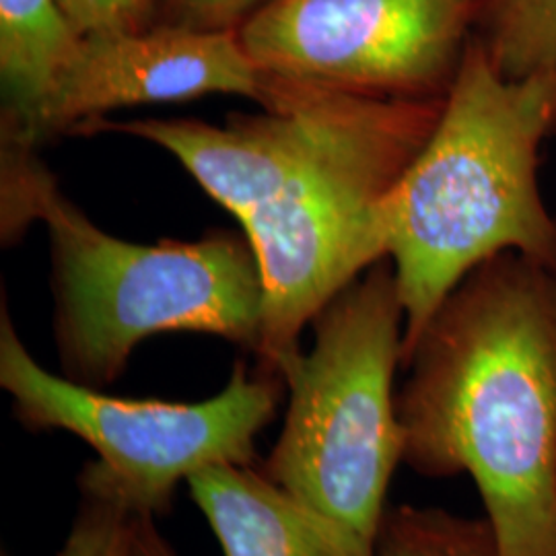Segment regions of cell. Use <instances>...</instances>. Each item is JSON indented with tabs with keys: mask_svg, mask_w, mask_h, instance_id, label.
<instances>
[{
	"mask_svg": "<svg viewBox=\"0 0 556 556\" xmlns=\"http://www.w3.org/2000/svg\"><path fill=\"white\" fill-rule=\"evenodd\" d=\"M268 0H163L157 23L197 29H238Z\"/></svg>",
	"mask_w": 556,
	"mask_h": 556,
	"instance_id": "15",
	"label": "cell"
},
{
	"mask_svg": "<svg viewBox=\"0 0 556 556\" xmlns=\"http://www.w3.org/2000/svg\"><path fill=\"white\" fill-rule=\"evenodd\" d=\"M225 556H355L337 528L264 470L217 464L188 478Z\"/></svg>",
	"mask_w": 556,
	"mask_h": 556,
	"instance_id": "9",
	"label": "cell"
},
{
	"mask_svg": "<svg viewBox=\"0 0 556 556\" xmlns=\"http://www.w3.org/2000/svg\"><path fill=\"white\" fill-rule=\"evenodd\" d=\"M163 0H59L60 11L77 38L132 34L153 27Z\"/></svg>",
	"mask_w": 556,
	"mask_h": 556,
	"instance_id": "14",
	"label": "cell"
},
{
	"mask_svg": "<svg viewBox=\"0 0 556 556\" xmlns=\"http://www.w3.org/2000/svg\"><path fill=\"white\" fill-rule=\"evenodd\" d=\"M404 462L468 475L495 556H556V270L501 254L441 303L402 363Z\"/></svg>",
	"mask_w": 556,
	"mask_h": 556,
	"instance_id": "2",
	"label": "cell"
},
{
	"mask_svg": "<svg viewBox=\"0 0 556 556\" xmlns=\"http://www.w3.org/2000/svg\"><path fill=\"white\" fill-rule=\"evenodd\" d=\"M273 80L250 59L238 29L155 23L83 38L41 112L38 140L75 135L112 110L140 103L233 93L264 105Z\"/></svg>",
	"mask_w": 556,
	"mask_h": 556,
	"instance_id": "8",
	"label": "cell"
},
{
	"mask_svg": "<svg viewBox=\"0 0 556 556\" xmlns=\"http://www.w3.org/2000/svg\"><path fill=\"white\" fill-rule=\"evenodd\" d=\"M484 0H268L238 27L262 71L374 100L439 101Z\"/></svg>",
	"mask_w": 556,
	"mask_h": 556,
	"instance_id": "7",
	"label": "cell"
},
{
	"mask_svg": "<svg viewBox=\"0 0 556 556\" xmlns=\"http://www.w3.org/2000/svg\"><path fill=\"white\" fill-rule=\"evenodd\" d=\"M477 40L505 77L556 68V0H484Z\"/></svg>",
	"mask_w": 556,
	"mask_h": 556,
	"instance_id": "11",
	"label": "cell"
},
{
	"mask_svg": "<svg viewBox=\"0 0 556 556\" xmlns=\"http://www.w3.org/2000/svg\"><path fill=\"white\" fill-rule=\"evenodd\" d=\"M132 556H176L157 534L153 526V516H140Z\"/></svg>",
	"mask_w": 556,
	"mask_h": 556,
	"instance_id": "16",
	"label": "cell"
},
{
	"mask_svg": "<svg viewBox=\"0 0 556 556\" xmlns=\"http://www.w3.org/2000/svg\"><path fill=\"white\" fill-rule=\"evenodd\" d=\"M376 556H495L486 521L404 505L383 519Z\"/></svg>",
	"mask_w": 556,
	"mask_h": 556,
	"instance_id": "12",
	"label": "cell"
},
{
	"mask_svg": "<svg viewBox=\"0 0 556 556\" xmlns=\"http://www.w3.org/2000/svg\"><path fill=\"white\" fill-rule=\"evenodd\" d=\"M314 344L275 371L289 408L264 472L330 521L355 556H376L404 435L394 376L404 309L392 262L379 260L312 321Z\"/></svg>",
	"mask_w": 556,
	"mask_h": 556,
	"instance_id": "5",
	"label": "cell"
},
{
	"mask_svg": "<svg viewBox=\"0 0 556 556\" xmlns=\"http://www.w3.org/2000/svg\"><path fill=\"white\" fill-rule=\"evenodd\" d=\"M260 114L98 119L169 151L241 223L258 258L266 369L301 330L386 258V202L438 126L445 100H374L273 75Z\"/></svg>",
	"mask_w": 556,
	"mask_h": 556,
	"instance_id": "1",
	"label": "cell"
},
{
	"mask_svg": "<svg viewBox=\"0 0 556 556\" xmlns=\"http://www.w3.org/2000/svg\"><path fill=\"white\" fill-rule=\"evenodd\" d=\"M280 376H250L238 361L227 386L202 402L130 400L54 376L29 355L7 305L0 309V386L29 429L68 431L96 450L79 478L140 516L167 511L179 482L217 464L252 466L273 420Z\"/></svg>",
	"mask_w": 556,
	"mask_h": 556,
	"instance_id": "6",
	"label": "cell"
},
{
	"mask_svg": "<svg viewBox=\"0 0 556 556\" xmlns=\"http://www.w3.org/2000/svg\"><path fill=\"white\" fill-rule=\"evenodd\" d=\"M556 135V68L511 79L470 43L438 126L386 202V258L404 309V357L457 285L501 254L556 270L540 149Z\"/></svg>",
	"mask_w": 556,
	"mask_h": 556,
	"instance_id": "3",
	"label": "cell"
},
{
	"mask_svg": "<svg viewBox=\"0 0 556 556\" xmlns=\"http://www.w3.org/2000/svg\"><path fill=\"white\" fill-rule=\"evenodd\" d=\"M79 43L59 0H0L2 140L40 144L41 112Z\"/></svg>",
	"mask_w": 556,
	"mask_h": 556,
	"instance_id": "10",
	"label": "cell"
},
{
	"mask_svg": "<svg viewBox=\"0 0 556 556\" xmlns=\"http://www.w3.org/2000/svg\"><path fill=\"white\" fill-rule=\"evenodd\" d=\"M34 149L2 140V239L31 220L50 233L64 378L108 386L160 332L213 334L258 353L264 285L245 236L155 245L108 236L60 192Z\"/></svg>",
	"mask_w": 556,
	"mask_h": 556,
	"instance_id": "4",
	"label": "cell"
},
{
	"mask_svg": "<svg viewBox=\"0 0 556 556\" xmlns=\"http://www.w3.org/2000/svg\"><path fill=\"white\" fill-rule=\"evenodd\" d=\"M79 514L59 556H132L140 514L118 497L80 484Z\"/></svg>",
	"mask_w": 556,
	"mask_h": 556,
	"instance_id": "13",
	"label": "cell"
}]
</instances>
